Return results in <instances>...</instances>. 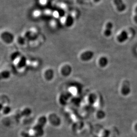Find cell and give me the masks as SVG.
I'll list each match as a JSON object with an SVG mask.
<instances>
[{
  "label": "cell",
  "instance_id": "obj_14",
  "mask_svg": "<svg viewBox=\"0 0 137 137\" xmlns=\"http://www.w3.org/2000/svg\"><path fill=\"white\" fill-rule=\"evenodd\" d=\"M32 113V110L31 109L29 108H26L22 111L20 113L21 116V117H27L28 116L30 115Z\"/></svg>",
  "mask_w": 137,
  "mask_h": 137
},
{
  "label": "cell",
  "instance_id": "obj_2",
  "mask_svg": "<svg viewBox=\"0 0 137 137\" xmlns=\"http://www.w3.org/2000/svg\"><path fill=\"white\" fill-rule=\"evenodd\" d=\"M1 38L6 43L10 44L13 42L14 37L13 33L9 31H4L1 34Z\"/></svg>",
  "mask_w": 137,
  "mask_h": 137
},
{
  "label": "cell",
  "instance_id": "obj_23",
  "mask_svg": "<svg viewBox=\"0 0 137 137\" xmlns=\"http://www.w3.org/2000/svg\"><path fill=\"white\" fill-rule=\"evenodd\" d=\"M109 137H116V136H110V135Z\"/></svg>",
  "mask_w": 137,
  "mask_h": 137
},
{
  "label": "cell",
  "instance_id": "obj_3",
  "mask_svg": "<svg viewBox=\"0 0 137 137\" xmlns=\"http://www.w3.org/2000/svg\"><path fill=\"white\" fill-rule=\"evenodd\" d=\"M113 2L118 11L123 12L126 9V6L123 0H114Z\"/></svg>",
  "mask_w": 137,
  "mask_h": 137
},
{
  "label": "cell",
  "instance_id": "obj_20",
  "mask_svg": "<svg viewBox=\"0 0 137 137\" xmlns=\"http://www.w3.org/2000/svg\"><path fill=\"white\" fill-rule=\"evenodd\" d=\"M88 1V0H76L77 2L78 3H82L83 2H84V1ZM93 1H94L95 2L98 3V2H99L101 0H93Z\"/></svg>",
  "mask_w": 137,
  "mask_h": 137
},
{
  "label": "cell",
  "instance_id": "obj_17",
  "mask_svg": "<svg viewBox=\"0 0 137 137\" xmlns=\"http://www.w3.org/2000/svg\"><path fill=\"white\" fill-rule=\"evenodd\" d=\"M11 109L10 107L8 106L4 107L3 109V113L5 114H9L11 112Z\"/></svg>",
  "mask_w": 137,
  "mask_h": 137
},
{
  "label": "cell",
  "instance_id": "obj_16",
  "mask_svg": "<svg viewBox=\"0 0 137 137\" xmlns=\"http://www.w3.org/2000/svg\"><path fill=\"white\" fill-rule=\"evenodd\" d=\"M20 55L21 53L19 52L16 51V52H14L11 55V59L12 61H14L15 60H16L17 58L20 56Z\"/></svg>",
  "mask_w": 137,
  "mask_h": 137
},
{
  "label": "cell",
  "instance_id": "obj_21",
  "mask_svg": "<svg viewBox=\"0 0 137 137\" xmlns=\"http://www.w3.org/2000/svg\"><path fill=\"white\" fill-rule=\"evenodd\" d=\"M134 22L137 24V6L136 7L135 9V16L134 17Z\"/></svg>",
  "mask_w": 137,
  "mask_h": 137
},
{
  "label": "cell",
  "instance_id": "obj_4",
  "mask_svg": "<svg viewBox=\"0 0 137 137\" xmlns=\"http://www.w3.org/2000/svg\"><path fill=\"white\" fill-rule=\"evenodd\" d=\"M94 56V52L90 50L86 51L81 54V59L84 62H88L92 59Z\"/></svg>",
  "mask_w": 137,
  "mask_h": 137
},
{
  "label": "cell",
  "instance_id": "obj_9",
  "mask_svg": "<svg viewBox=\"0 0 137 137\" xmlns=\"http://www.w3.org/2000/svg\"><path fill=\"white\" fill-rule=\"evenodd\" d=\"M74 23V19L73 16L70 14L68 15L65 21V25L67 27H70L72 26Z\"/></svg>",
  "mask_w": 137,
  "mask_h": 137
},
{
  "label": "cell",
  "instance_id": "obj_6",
  "mask_svg": "<svg viewBox=\"0 0 137 137\" xmlns=\"http://www.w3.org/2000/svg\"><path fill=\"white\" fill-rule=\"evenodd\" d=\"M128 38V34L127 32L125 31H123L120 33L117 36V40L119 43H123L125 42Z\"/></svg>",
  "mask_w": 137,
  "mask_h": 137
},
{
  "label": "cell",
  "instance_id": "obj_13",
  "mask_svg": "<svg viewBox=\"0 0 137 137\" xmlns=\"http://www.w3.org/2000/svg\"><path fill=\"white\" fill-rule=\"evenodd\" d=\"M121 93L124 95H127L128 94L130 91V86L127 85V83H124L121 88Z\"/></svg>",
  "mask_w": 137,
  "mask_h": 137
},
{
  "label": "cell",
  "instance_id": "obj_18",
  "mask_svg": "<svg viewBox=\"0 0 137 137\" xmlns=\"http://www.w3.org/2000/svg\"><path fill=\"white\" fill-rule=\"evenodd\" d=\"M25 41H26V39H25V38L20 37L18 38V42L19 44H20L21 45L24 44Z\"/></svg>",
  "mask_w": 137,
  "mask_h": 137
},
{
  "label": "cell",
  "instance_id": "obj_8",
  "mask_svg": "<svg viewBox=\"0 0 137 137\" xmlns=\"http://www.w3.org/2000/svg\"><path fill=\"white\" fill-rule=\"evenodd\" d=\"M54 73L53 69H47L45 72V78L48 81L52 80L54 78Z\"/></svg>",
  "mask_w": 137,
  "mask_h": 137
},
{
  "label": "cell",
  "instance_id": "obj_22",
  "mask_svg": "<svg viewBox=\"0 0 137 137\" xmlns=\"http://www.w3.org/2000/svg\"><path fill=\"white\" fill-rule=\"evenodd\" d=\"M4 107L3 106V105L1 104V103H0V111H2V110H3Z\"/></svg>",
  "mask_w": 137,
  "mask_h": 137
},
{
  "label": "cell",
  "instance_id": "obj_12",
  "mask_svg": "<svg viewBox=\"0 0 137 137\" xmlns=\"http://www.w3.org/2000/svg\"><path fill=\"white\" fill-rule=\"evenodd\" d=\"M27 63V59L25 56L21 57L17 64V67L19 68H24Z\"/></svg>",
  "mask_w": 137,
  "mask_h": 137
},
{
  "label": "cell",
  "instance_id": "obj_19",
  "mask_svg": "<svg viewBox=\"0 0 137 137\" xmlns=\"http://www.w3.org/2000/svg\"><path fill=\"white\" fill-rule=\"evenodd\" d=\"M58 13L59 16L61 17H64V15H65V12H64V11L63 9H59V10H58Z\"/></svg>",
  "mask_w": 137,
  "mask_h": 137
},
{
  "label": "cell",
  "instance_id": "obj_15",
  "mask_svg": "<svg viewBox=\"0 0 137 137\" xmlns=\"http://www.w3.org/2000/svg\"><path fill=\"white\" fill-rule=\"evenodd\" d=\"M110 135V132L108 130L104 129L100 132L98 137H109Z\"/></svg>",
  "mask_w": 137,
  "mask_h": 137
},
{
  "label": "cell",
  "instance_id": "obj_24",
  "mask_svg": "<svg viewBox=\"0 0 137 137\" xmlns=\"http://www.w3.org/2000/svg\"><path fill=\"white\" fill-rule=\"evenodd\" d=\"M52 1H53V0H49V1H50V2H51V1L52 2Z\"/></svg>",
  "mask_w": 137,
  "mask_h": 137
},
{
  "label": "cell",
  "instance_id": "obj_1",
  "mask_svg": "<svg viewBox=\"0 0 137 137\" xmlns=\"http://www.w3.org/2000/svg\"><path fill=\"white\" fill-rule=\"evenodd\" d=\"M47 121V118L45 116H42L39 118L38 123L33 127V130L36 135L41 136L44 134L43 128Z\"/></svg>",
  "mask_w": 137,
  "mask_h": 137
},
{
  "label": "cell",
  "instance_id": "obj_10",
  "mask_svg": "<svg viewBox=\"0 0 137 137\" xmlns=\"http://www.w3.org/2000/svg\"><path fill=\"white\" fill-rule=\"evenodd\" d=\"M109 63V60L106 57L103 56L100 58L99 60V64L100 66L104 68L106 67Z\"/></svg>",
  "mask_w": 137,
  "mask_h": 137
},
{
  "label": "cell",
  "instance_id": "obj_11",
  "mask_svg": "<svg viewBox=\"0 0 137 137\" xmlns=\"http://www.w3.org/2000/svg\"><path fill=\"white\" fill-rule=\"evenodd\" d=\"M10 72L8 70H4L0 72V80L7 79L10 77Z\"/></svg>",
  "mask_w": 137,
  "mask_h": 137
},
{
  "label": "cell",
  "instance_id": "obj_5",
  "mask_svg": "<svg viewBox=\"0 0 137 137\" xmlns=\"http://www.w3.org/2000/svg\"><path fill=\"white\" fill-rule=\"evenodd\" d=\"M113 28V24L112 22H109L106 23L104 32V34L105 37H109L111 36L112 33Z\"/></svg>",
  "mask_w": 137,
  "mask_h": 137
},
{
  "label": "cell",
  "instance_id": "obj_7",
  "mask_svg": "<svg viewBox=\"0 0 137 137\" xmlns=\"http://www.w3.org/2000/svg\"><path fill=\"white\" fill-rule=\"evenodd\" d=\"M72 69L71 67L69 65H65L61 69V73L64 76H68L72 73Z\"/></svg>",
  "mask_w": 137,
  "mask_h": 137
}]
</instances>
